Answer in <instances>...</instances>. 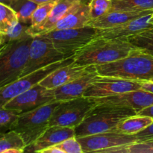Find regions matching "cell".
Instances as JSON below:
<instances>
[{
    "label": "cell",
    "mask_w": 153,
    "mask_h": 153,
    "mask_svg": "<svg viewBox=\"0 0 153 153\" xmlns=\"http://www.w3.org/2000/svg\"><path fill=\"white\" fill-rule=\"evenodd\" d=\"M96 68L102 76L148 82L153 79V56L135 48L125 58Z\"/></svg>",
    "instance_id": "1"
},
{
    "label": "cell",
    "mask_w": 153,
    "mask_h": 153,
    "mask_svg": "<svg viewBox=\"0 0 153 153\" xmlns=\"http://www.w3.org/2000/svg\"><path fill=\"white\" fill-rule=\"evenodd\" d=\"M134 49L127 40L97 37L75 55L74 63L79 66L108 64L125 58Z\"/></svg>",
    "instance_id": "2"
},
{
    "label": "cell",
    "mask_w": 153,
    "mask_h": 153,
    "mask_svg": "<svg viewBox=\"0 0 153 153\" xmlns=\"http://www.w3.org/2000/svg\"><path fill=\"white\" fill-rule=\"evenodd\" d=\"M137 114V112L131 108L97 105L88 112L84 120L75 128L76 137H84L115 130L121 121Z\"/></svg>",
    "instance_id": "3"
},
{
    "label": "cell",
    "mask_w": 153,
    "mask_h": 153,
    "mask_svg": "<svg viewBox=\"0 0 153 153\" xmlns=\"http://www.w3.org/2000/svg\"><path fill=\"white\" fill-rule=\"evenodd\" d=\"M34 37L27 34L21 39L3 45L0 50V88L21 77L28 61Z\"/></svg>",
    "instance_id": "4"
},
{
    "label": "cell",
    "mask_w": 153,
    "mask_h": 153,
    "mask_svg": "<svg viewBox=\"0 0 153 153\" xmlns=\"http://www.w3.org/2000/svg\"><path fill=\"white\" fill-rule=\"evenodd\" d=\"M98 31L99 28L88 25L79 28L52 30L40 35L50 40L57 50L72 57L97 38Z\"/></svg>",
    "instance_id": "5"
},
{
    "label": "cell",
    "mask_w": 153,
    "mask_h": 153,
    "mask_svg": "<svg viewBox=\"0 0 153 153\" xmlns=\"http://www.w3.org/2000/svg\"><path fill=\"white\" fill-rule=\"evenodd\" d=\"M59 103V101H53L31 111L19 114L12 130L22 136L26 146L34 143L49 128L51 115Z\"/></svg>",
    "instance_id": "6"
},
{
    "label": "cell",
    "mask_w": 153,
    "mask_h": 153,
    "mask_svg": "<svg viewBox=\"0 0 153 153\" xmlns=\"http://www.w3.org/2000/svg\"><path fill=\"white\" fill-rule=\"evenodd\" d=\"M95 105L97 103L94 99L85 97L60 102L51 115L49 126H61L76 128Z\"/></svg>",
    "instance_id": "7"
},
{
    "label": "cell",
    "mask_w": 153,
    "mask_h": 153,
    "mask_svg": "<svg viewBox=\"0 0 153 153\" xmlns=\"http://www.w3.org/2000/svg\"><path fill=\"white\" fill-rule=\"evenodd\" d=\"M75 56V55H74ZM74 56L58 61L52 64L31 72L15 82L1 88L0 90V105L3 107L6 103L19 94L31 89L39 85L42 80L49 76L51 73L61 67L70 64L74 61Z\"/></svg>",
    "instance_id": "8"
},
{
    "label": "cell",
    "mask_w": 153,
    "mask_h": 153,
    "mask_svg": "<svg viewBox=\"0 0 153 153\" xmlns=\"http://www.w3.org/2000/svg\"><path fill=\"white\" fill-rule=\"evenodd\" d=\"M70 58L54 47L52 42L43 35H36L30 47L28 61L21 77L46 66ZM20 77V78H21Z\"/></svg>",
    "instance_id": "9"
},
{
    "label": "cell",
    "mask_w": 153,
    "mask_h": 153,
    "mask_svg": "<svg viewBox=\"0 0 153 153\" xmlns=\"http://www.w3.org/2000/svg\"><path fill=\"white\" fill-rule=\"evenodd\" d=\"M76 138L82 146L83 153L102 152L111 148L138 142L135 134H124L116 129Z\"/></svg>",
    "instance_id": "10"
},
{
    "label": "cell",
    "mask_w": 153,
    "mask_h": 153,
    "mask_svg": "<svg viewBox=\"0 0 153 153\" xmlns=\"http://www.w3.org/2000/svg\"><path fill=\"white\" fill-rule=\"evenodd\" d=\"M143 82L121 78L100 76L85 91L84 97L97 99L141 89Z\"/></svg>",
    "instance_id": "11"
},
{
    "label": "cell",
    "mask_w": 153,
    "mask_h": 153,
    "mask_svg": "<svg viewBox=\"0 0 153 153\" xmlns=\"http://www.w3.org/2000/svg\"><path fill=\"white\" fill-rule=\"evenodd\" d=\"M53 101H55V97L50 90L46 89L40 85H37L15 97L1 108L16 111L21 114Z\"/></svg>",
    "instance_id": "12"
},
{
    "label": "cell",
    "mask_w": 153,
    "mask_h": 153,
    "mask_svg": "<svg viewBox=\"0 0 153 153\" xmlns=\"http://www.w3.org/2000/svg\"><path fill=\"white\" fill-rule=\"evenodd\" d=\"M97 105L105 104L133 108L137 114L153 105V93L145 90L129 91L103 98L94 99Z\"/></svg>",
    "instance_id": "13"
},
{
    "label": "cell",
    "mask_w": 153,
    "mask_h": 153,
    "mask_svg": "<svg viewBox=\"0 0 153 153\" xmlns=\"http://www.w3.org/2000/svg\"><path fill=\"white\" fill-rule=\"evenodd\" d=\"M100 76L95 67L77 79L56 88L51 89L50 91L54 95L55 101H67L84 97L85 91L91 84L95 82Z\"/></svg>",
    "instance_id": "14"
},
{
    "label": "cell",
    "mask_w": 153,
    "mask_h": 153,
    "mask_svg": "<svg viewBox=\"0 0 153 153\" xmlns=\"http://www.w3.org/2000/svg\"><path fill=\"white\" fill-rule=\"evenodd\" d=\"M152 14H148L116 26L99 29L97 37L126 40L129 36L152 29L153 24L150 22Z\"/></svg>",
    "instance_id": "15"
},
{
    "label": "cell",
    "mask_w": 153,
    "mask_h": 153,
    "mask_svg": "<svg viewBox=\"0 0 153 153\" xmlns=\"http://www.w3.org/2000/svg\"><path fill=\"white\" fill-rule=\"evenodd\" d=\"M73 137H76V131L73 127L52 126H49L34 143L27 146L25 152H40L49 146H55Z\"/></svg>",
    "instance_id": "16"
},
{
    "label": "cell",
    "mask_w": 153,
    "mask_h": 153,
    "mask_svg": "<svg viewBox=\"0 0 153 153\" xmlns=\"http://www.w3.org/2000/svg\"><path fill=\"white\" fill-rule=\"evenodd\" d=\"M95 67L96 65H76L73 61L71 64L60 67L51 73L42 80L39 85L44 87L46 89H54L77 79Z\"/></svg>",
    "instance_id": "17"
},
{
    "label": "cell",
    "mask_w": 153,
    "mask_h": 153,
    "mask_svg": "<svg viewBox=\"0 0 153 153\" xmlns=\"http://www.w3.org/2000/svg\"><path fill=\"white\" fill-rule=\"evenodd\" d=\"M90 22L89 4L78 1L68 9L53 30L82 28L89 25Z\"/></svg>",
    "instance_id": "18"
},
{
    "label": "cell",
    "mask_w": 153,
    "mask_h": 153,
    "mask_svg": "<svg viewBox=\"0 0 153 153\" xmlns=\"http://www.w3.org/2000/svg\"><path fill=\"white\" fill-rule=\"evenodd\" d=\"M78 1L80 0H57L56 4L46 19L39 25L30 26L27 30V33L34 37L52 31L68 9Z\"/></svg>",
    "instance_id": "19"
},
{
    "label": "cell",
    "mask_w": 153,
    "mask_h": 153,
    "mask_svg": "<svg viewBox=\"0 0 153 153\" xmlns=\"http://www.w3.org/2000/svg\"><path fill=\"white\" fill-rule=\"evenodd\" d=\"M153 13V10H146L143 11H119L111 10L102 16L90 22L89 25L94 28L102 29L111 28L120 24L125 23L128 21L146 16Z\"/></svg>",
    "instance_id": "20"
},
{
    "label": "cell",
    "mask_w": 153,
    "mask_h": 153,
    "mask_svg": "<svg viewBox=\"0 0 153 153\" xmlns=\"http://www.w3.org/2000/svg\"><path fill=\"white\" fill-rule=\"evenodd\" d=\"M152 122L153 118L151 117L137 114L121 121L116 130L124 134H135L149 126Z\"/></svg>",
    "instance_id": "21"
},
{
    "label": "cell",
    "mask_w": 153,
    "mask_h": 153,
    "mask_svg": "<svg viewBox=\"0 0 153 153\" xmlns=\"http://www.w3.org/2000/svg\"><path fill=\"white\" fill-rule=\"evenodd\" d=\"M153 10V0H112L111 10L143 11Z\"/></svg>",
    "instance_id": "22"
},
{
    "label": "cell",
    "mask_w": 153,
    "mask_h": 153,
    "mask_svg": "<svg viewBox=\"0 0 153 153\" xmlns=\"http://www.w3.org/2000/svg\"><path fill=\"white\" fill-rule=\"evenodd\" d=\"M26 147L22 136L14 130L1 134L0 138V153H5L9 149H19L25 152Z\"/></svg>",
    "instance_id": "23"
},
{
    "label": "cell",
    "mask_w": 153,
    "mask_h": 153,
    "mask_svg": "<svg viewBox=\"0 0 153 153\" xmlns=\"http://www.w3.org/2000/svg\"><path fill=\"white\" fill-rule=\"evenodd\" d=\"M132 46L153 56V30H147L126 39Z\"/></svg>",
    "instance_id": "24"
},
{
    "label": "cell",
    "mask_w": 153,
    "mask_h": 153,
    "mask_svg": "<svg viewBox=\"0 0 153 153\" xmlns=\"http://www.w3.org/2000/svg\"><path fill=\"white\" fill-rule=\"evenodd\" d=\"M102 152L107 153H153V140L138 141L122 146L111 148Z\"/></svg>",
    "instance_id": "25"
},
{
    "label": "cell",
    "mask_w": 153,
    "mask_h": 153,
    "mask_svg": "<svg viewBox=\"0 0 153 153\" xmlns=\"http://www.w3.org/2000/svg\"><path fill=\"white\" fill-rule=\"evenodd\" d=\"M38 4L31 0H17L10 7L16 12L19 21L31 25V16Z\"/></svg>",
    "instance_id": "26"
},
{
    "label": "cell",
    "mask_w": 153,
    "mask_h": 153,
    "mask_svg": "<svg viewBox=\"0 0 153 153\" xmlns=\"http://www.w3.org/2000/svg\"><path fill=\"white\" fill-rule=\"evenodd\" d=\"M0 34H5L19 20L16 12L10 6L0 3Z\"/></svg>",
    "instance_id": "27"
},
{
    "label": "cell",
    "mask_w": 153,
    "mask_h": 153,
    "mask_svg": "<svg viewBox=\"0 0 153 153\" xmlns=\"http://www.w3.org/2000/svg\"><path fill=\"white\" fill-rule=\"evenodd\" d=\"M30 26H31L30 24L25 23V22H21V21L16 22L5 34H0L1 46L6 44V43L14 41V40H17L23 37L24 36L28 34L27 30Z\"/></svg>",
    "instance_id": "28"
},
{
    "label": "cell",
    "mask_w": 153,
    "mask_h": 153,
    "mask_svg": "<svg viewBox=\"0 0 153 153\" xmlns=\"http://www.w3.org/2000/svg\"><path fill=\"white\" fill-rule=\"evenodd\" d=\"M112 6V0H91L89 13L91 22L97 20L109 12Z\"/></svg>",
    "instance_id": "29"
},
{
    "label": "cell",
    "mask_w": 153,
    "mask_h": 153,
    "mask_svg": "<svg viewBox=\"0 0 153 153\" xmlns=\"http://www.w3.org/2000/svg\"><path fill=\"white\" fill-rule=\"evenodd\" d=\"M19 114L16 111L1 108L0 109V130L1 134L13 129L19 119Z\"/></svg>",
    "instance_id": "30"
},
{
    "label": "cell",
    "mask_w": 153,
    "mask_h": 153,
    "mask_svg": "<svg viewBox=\"0 0 153 153\" xmlns=\"http://www.w3.org/2000/svg\"><path fill=\"white\" fill-rule=\"evenodd\" d=\"M56 2L57 0L39 4L31 16V26L37 25L43 22L51 13Z\"/></svg>",
    "instance_id": "31"
},
{
    "label": "cell",
    "mask_w": 153,
    "mask_h": 153,
    "mask_svg": "<svg viewBox=\"0 0 153 153\" xmlns=\"http://www.w3.org/2000/svg\"><path fill=\"white\" fill-rule=\"evenodd\" d=\"M55 146L63 153H83L82 146L76 137H70Z\"/></svg>",
    "instance_id": "32"
},
{
    "label": "cell",
    "mask_w": 153,
    "mask_h": 153,
    "mask_svg": "<svg viewBox=\"0 0 153 153\" xmlns=\"http://www.w3.org/2000/svg\"><path fill=\"white\" fill-rule=\"evenodd\" d=\"M135 135L138 139V141L153 140V122L146 128L135 134Z\"/></svg>",
    "instance_id": "33"
},
{
    "label": "cell",
    "mask_w": 153,
    "mask_h": 153,
    "mask_svg": "<svg viewBox=\"0 0 153 153\" xmlns=\"http://www.w3.org/2000/svg\"><path fill=\"white\" fill-rule=\"evenodd\" d=\"M138 115H145V116L151 117L153 118V105H152L149 106V107L143 109L142 111H140V112L137 113Z\"/></svg>",
    "instance_id": "34"
},
{
    "label": "cell",
    "mask_w": 153,
    "mask_h": 153,
    "mask_svg": "<svg viewBox=\"0 0 153 153\" xmlns=\"http://www.w3.org/2000/svg\"><path fill=\"white\" fill-rule=\"evenodd\" d=\"M40 153H63V152L55 145V146H49V147L43 149L40 152Z\"/></svg>",
    "instance_id": "35"
},
{
    "label": "cell",
    "mask_w": 153,
    "mask_h": 153,
    "mask_svg": "<svg viewBox=\"0 0 153 153\" xmlns=\"http://www.w3.org/2000/svg\"><path fill=\"white\" fill-rule=\"evenodd\" d=\"M141 89L153 93V82H152V81L143 82V84H142Z\"/></svg>",
    "instance_id": "36"
},
{
    "label": "cell",
    "mask_w": 153,
    "mask_h": 153,
    "mask_svg": "<svg viewBox=\"0 0 153 153\" xmlns=\"http://www.w3.org/2000/svg\"><path fill=\"white\" fill-rule=\"evenodd\" d=\"M17 0H1V3H4V4H7V5L11 6L13 2H15Z\"/></svg>",
    "instance_id": "37"
},
{
    "label": "cell",
    "mask_w": 153,
    "mask_h": 153,
    "mask_svg": "<svg viewBox=\"0 0 153 153\" xmlns=\"http://www.w3.org/2000/svg\"><path fill=\"white\" fill-rule=\"evenodd\" d=\"M31 1L37 3V4H42V3L47 2V1H55V0H31Z\"/></svg>",
    "instance_id": "38"
},
{
    "label": "cell",
    "mask_w": 153,
    "mask_h": 153,
    "mask_svg": "<svg viewBox=\"0 0 153 153\" xmlns=\"http://www.w3.org/2000/svg\"><path fill=\"white\" fill-rule=\"evenodd\" d=\"M83 3H86V4H89L90 1H91V0H80Z\"/></svg>",
    "instance_id": "39"
},
{
    "label": "cell",
    "mask_w": 153,
    "mask_h": 153,
    "mask_svg": "<svg viewBox=\"0 0 153 153\" xmlns=\"http://www.w3.org/2000/svg\"><path fill=\"white\" fill-rule=\"evenodd\" d=\"M150 22H151V23L153 24V14H152V17H151V19H150Z\"/></svg>",
    "instance_id": "40"
},
{
    "label": "cell",
    "mask_w": 153,
    "mask_h": 153,
    "mask_svg": "<svg viewBox=\"0 0 153 153\" xmlns=\"http://www.w3.org/2000/svg\"><path fill=\"white\" fill-rule=\"evenodd\" d=\"M151 81H152V82H153V79H152V80H151Z\"/></svg>",
    "instance_id": "41"
},
{
    "label": "cell",
    "mask_w": 153,
    "mask_h": 153,
    "mask_svg": "<svg viewBox=\"0 0 153 153\" xmlns=\"http://www.w3.org/2000/svg\"><path fill=\"white\" fill-rule=\"evenodd\" d=\"M152 30H153V28H152Z\"/></svg>",
    "instance_id": "42"
}]
</instances>
